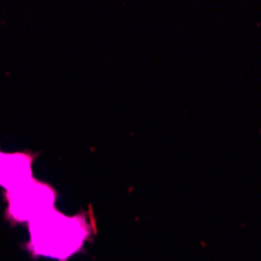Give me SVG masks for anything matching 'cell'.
<instances>
[{"label":"cell","instance_id":"obj_1","mask_svg":"<svg viewBox=\"0 0 261 261\" xmlns=\"http://www.w3.org/2000/svg\"><path fill=\"white\" fill-rule=\"evenodd\" d=\"M29 228L32 250L39 256L60 261L77 253L89 234L85 218L66 216L57 210L32 221Z\"/></svg>","mask_w":261,"mask_h":261},{"label":"cell","instance_id":"obj_2","mask_svg":"<svg viewBox=\"0 0 261 261\" xmlns=\"http://www.w3.org/2000/svg\"><path fill=\"white\" fill-rule=\"evenodd\" d=\"M8 215L16 222H32L54 210L55 193L42 181L32 178L11 191H7Z\"/></svg>","mask_w":261,"mask_h":261},{"label":"cell","instance_id":"obj_3","mask_svg":"<svg viewBox=\"0 0 261 261\" xmlns=\"http://www.w3.org/2000/svg\"><path fill=\"white\" fill-rule=\"evenodd\" d=\"M32 175V156L22 152H0V186L7 191L27 183Z\"/></svg>","mask_w":261,"mask_h":261}]
</instances>
